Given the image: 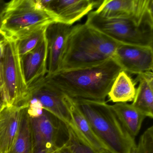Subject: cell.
<instances>
[{"label": "cell", "mask_w": 153, "mask_h": 153, "mask_svg": "<svg viewBox=\"0 0 153 153\" xmlns=\"http://www.w3.org/2000/svg\"><path fill=\"white\" fill-rule=\"evenodd\" d=\"M122 71L111 59L92 67L45 75L44 78L72 99L105 102L114 81Z\"/></svg>", "instance_id": "cell-1"}, {"label": "cell", "mask_w": 153, "mask_h": 153, "mask_svg": "<svg viewBox=\"0 0 153 153\" xmlns=\"http://www.w3.org/2000/svg\"><path fill=\"white\" fill-rule=\"evenodd\" d=\"M120 44L86 24L73 26L59 71L88 68L104 62L112 58Z\"/></svg>", "instance_id": "cell-2"}, {"label": "cell", "mask_w": 153, "mask_h": 153, "mask_svg": "<svg viewBox=\"0 0 153 153\" xmlns=\"http://www.w3.org/2000/svg\"><path fill=\"white\" fill-rule=\"evenodd\" d=\"M135 83L128 73L122 71L114 81L108 94L109 100L113 102L133 101L136 93Z\"/></svg>", "instance_id": "cell-18"}, {"label": "cell", "mask_w": 153, "mask_h": 153, "mask_svg": "<svg viewBox=\"0 0 153 153\" xmlns=\"http://www.w3.org/2000/svg\"><path fill=\"white\" fill-rule=\"evenodd\" d=\"M2 89L1 97L5 105L23 104L27 97L26 83L16 41L8 40L0 69Z\"/></svg>", "instance_id": "cell-7"}, {"label": "cell", "mask_w": 153, "mask_h": 153, "mask_svg": "<svg viewBox=\"0 0 153 153\" xmlns=\"http://www.w3.org/2000/svg\"><path fill=\"white\" fill-rule=\"evenodd\" d=\"M26 105H4L0 111V153L11 147L19 129L22 111Z\"/></svg>", "instance_id": "cell-14"}, {"label": "cell", "mask_w": 153, "mask_h": 153, "mask_svg": "<svg viewBox=\"0 0 153 153\" xmlns=\"http://www.w3.org/2000/svg\"><path fill=\"white\" fill-rule=\"evenodd\" d=\"M6 3H4V1H0V18H1V15L2 13V10L4 8V6Z\"/></svg>", "instance_id": "cell-25"}, {"label": "cell", "mask_w": 153, "mask_h": 153, "mask_svg": "<svg viewBox=\"0 0 153 153\" xmlns=\"http://www.w3.org/2000/svg\"><path fill=\"white\" fill-rule=\"evenodd\" d=\"M69 139L68 142L73 153H96L82 138L77 136L74 131L68 128Z\"/></svg>", "instance_id": "cell-22"}, {"label": "cell", "mask_w": 153, "mask_h": 153, "mask_svg": "<svg viewBox=\"0 0 153 153\" xmlns=\"http://www.w3.org/2000/svg\"><path fill=\"white\" fill-rule=\"evenodd\" d=\"M32 131L33 153H49L66 144L69 139L67 125L35 101L27 107Z\"/></svg>", "instance_id": "cell-6"}, {"label": "cell", "mask_w": 153, "mask_h": 153, "mask_svg": "<svg viewBox=\"0 0 153 153\" xmlns=\"http://www.w3.org/2000/svg\"><path fill=\"white\" fill-rule=\"evenodd\" d=\"M54 22L57 19L54 14L41 8L36 0H13L5 3L0 18V30L7 40L17 41Z\"/></svg>", "instance_id": "cell-4"}, {"label": "cell", "mask_w": 153, "mask_h": 153, "mask_svg": "<svg viewBox=\"0 0 153 153\" xmlns=\"http://www.w3.org/2000/svg\"><path fill=\"white\" fill-rule=\"evenodd\" d=\"M2 89V81H1V72H0V98H1V93Z\"/></svg>", "instance_id": "cell-26"}, {"label": "cell", "mask_w": 153, "mask_h": 153, "mask_svg": "<svg viewBox=\"0 0 153 153\" xmlns=\"http://www.w3.org/2000/svg\"><path fill=\"white\" fill-rule=\"evenodd\" d=\"M112 59L127 73L138 75L153 70L152 47L120 44Z\"/></svg>", "instance_id": "cell-10"}, {"label": "cell", "mask_w": 153, "mask_h": 153, "mask_svg": "<svg viewBox=\"0 0 153 153\" xmlns=\"http://www.w3.org/2000/svg\"><path fill=\"white\" fill-rule=\"evenodd\" d=\"M85 24L119 43L153 48V20L106 19L91 11Z\"/></svg>", "instance_id": "cell-5"}, {"label": "cell", "mask_w": 153, "mask_h": 153, "mask_svg": "<svg viewBox=\"0 0 153 153\" xmlns=\"http://www.w3.org/2000/svg\"><path fill=\"white\" fill-rule=\"evenodd\" d=\"M135 82H139L132 106L146 117H153V74L148 71L138 74Z\"/></svg>", "instance_id": "cell-16"}, {"label": "cell", "mask_w": 153, "mask_h": 153, "mask_svg": "<svg viewBox=\"0 0 153 153\" xmlns=\"http://www.w3.org/2000/svg\"><path fill=\"white\" fill-rule=\"evenodd\" d=\"M137 153H153V126L148 128L140 136Z\"/></svg>", "instance_id": "cell-21"}, {"label": "cell", "mask_w": 153, "mask_h": 153, "mask_svg": "<svg viewBox=\"0 0 153 153\" xmlns=\"http://www.w3.org/2000/svg\"><path fill=\"white\" fill-rule=\"evenodd\" d=\"M47 57L48 46L45 35L34 49L20 58L25 80L28 88L47 74Z\"/></svg>", "instance_id": "cell-13"}, {"label": "cell", "mask_w": 153, "mask_h": 153, "mask_svg": "<svg viewBox=\"0 0 153 153\" xmlns=\"http://www.w3.org/2000/svg\"><path fill=\"white\" fill-rule=\"evenodd\" d=\"M66 102L76 128L85 143L96 153H110L73 99L67 96Z\"/></svg>", "instance_id": "cell-15"}, {"label": "cell", "mask_w": 153, "mask_h": 153, "mask_svg": "<svg viewBox=\"0 0 153 153\" xmlns=\"http://www.w3.org/2000/svg\"><path fill=\"white\" fill-rule=\"evenodd\" d=\"M7 41L8 40L5 37L2 32L0 30V69L1 67L2 59L4 57L5 47Z\"/></svg>", "instance_id": "cell-23"}, {"label": "cell", "mask_w": 153, "mask_h": 153, "mask_svg": "<svg viewBox=\"0 0 153 153\" xmlns=\"http://www.w3.org/2000/svg\"><path fill=\"white\" fill-rule=\"evenodd\" d=\"M27 107L23 109L17 134L12 146L6 153H33L32 131Z\"/></svg>", "instance_id": "cell-19"}, {"label": "cell", "mask_w": 153, "mask_h": 153, "mask_svg": "<svg viewBox=\"0 0 153 153\" xmlns=\"http://www.w3.org/2000/svg\"><path fill=\"white\" fill-rule=\"evenodd\" d=\"M110 153H131L137 144L105 102L72 99Z\"/></svg>", "instance_id": "cell-3"}, {"label": "cell", "mask_w": 153, "mask_h": 153, "mask_svg": "<svg viewBox=\"0 0 153 153\" xmlns=\"http://www.w3.org/2000/svg\"><path fill=\"white\" fill-rule=\"evenodd\" d=\"M111 107L128 134L135 139L143 121L146 118L132 105L126 102L116 103Z\"/></svg>", "instance_id": "cell-17"}, {"label": "cell", "mask_w": 153, "mask_h": 153, "mask_svg": "<svg viewBox=\"0 0 153 153\" xmlns=\"http://www.w3.org/2000/svg\"><path fill=\"white\" fill-rule=\"evenodd\" d=\"M131 153H137V145L132 148Z\"/></svg>", "instance_id": "cell-27"}, {"label": "cell", "mask_w": 153, "mask_h": 153, "mask_svg": "<svg viewBox=\"0 0 153 153\" xmlns=\"http://www.w3.org/2000/svg\"><path fill=\"white\" fill-rule=\"evenodd\" d=\"M49 153H73L68 140L66 144L61 146L53 149Z\"/></svg>", "instance_id": "cell-24"}, {"label": "cell", "mask_w": 153, "mask_h": 153, "mask_svg": "<svg viewBox=\"0 0 153 153\" xmlns=\"http://www.w3.org/2000/svg\"><path fill=\"white\" fill-rule=\"evenodd\" d=\"M73 26L54 22L46 27L45 35L48 46V57L46 75H53L59 71L67 42Z\"/></svg>", "instance_id": "cell-11"}, {"label": "cell", "mask_w": 153, "mask_h": 153, "mask_svg": "<svg viewBox=\"0 0 153 153\" xmlns=\"http://www.w3.org/2000/svg\"><path fill=\"white\" fill-rule=\"evenodd\" d=\"M47 26L36 29L16 41L18 51L20 58L34 49L41 42L45 37Z\"/></svg>", "instance_id": "cell-20"}, {"label": "cell", "mask_w": 153, "mask_h": 153, "mask_svg": "<svg viewBox=\"0 0 153 153\" xmlns=\"http://www.w3.org/2000/svg\"><path fill=\"white\" fill-rule=\"evenodd\" d=\"M153 0H105L96 14L106 19L153 20Z\"/></svg>", "instance_id": "cell-9"}, {"label": "cell", "mask_w": 153, "mask_h": 153, "mask_svg": "<svg viewBox=\"0 0 153 153\" xmlns=\"http://www.w3.org/2000/svg\"><path fill=\"white\" fill-rule=\"evenodd\" d=\"M102 1L93 0H51L49 10L57 19V22L72 25L89 14Z\"/></svg>", "instance_id": "cell-12"}, {"label": "cell", "mask_w": 153, "mask_h": 153, "mask_svg": "<svg viewBox=\"0 0 153 153\" xmlns=\"http://www.w3.org/2000/svg\"><path fill=\"white\" fill-rule=\"evenodd\" d=\"M67 97L43 77L28 87L26 102L30 98L37 100L44 110L59 119L68 128L78 132L67 106Z\"/></svg>", "instance_id": "cell-8"}]
</instances>
